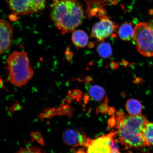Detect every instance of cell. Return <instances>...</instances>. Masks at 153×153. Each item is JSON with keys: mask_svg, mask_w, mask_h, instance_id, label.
<instances>
[{"mask_svg": "<svg viewBox=\"0 0 153 153\" xmlns=\"http://www.w3.org/2000/svg\"><path fill=\"white\" fill-rule=\"evenodd\" d=\"M114 118L117 136L122 144L131 148L149 146L144 134L149 122L145 117L142 114L127 115L123 112L118 111Z\"/></svg>", "mask_w": 153, "mask_h": 153, "instance_id": "cell-1", "label": "cell"}, {"mask_svg": "<svg viewBox=\"0 0 153 153\" xmlns=\"http://www.w3.org/2000/svg\"><path fill=\"white\" fill-rule=\"evenodd\" d=\"M50 15L62 34L74 31L82 24L84 16L83 7L77 0H53Z\"/></svg>", "mask_w": 153, "mask_h": 153, "instance_id": "cell-2", "label": "cell"}, {"mask_svg": "<svg viewBox=\"0 0 153 153\" xmlns=\"http://www.w3.org/2000/svg\"><path fill=\"white\" fill-rule=\"evenodd\" d=\"M9 79L12 85L19 87L25 85L33 77V70L30 66L27 54L15 51L7 59Z\"/></svg>", "mask_w": 153, "mask_h": 153, "instance_id": "cell-3", "label": "cell"}, {"mask_svg": "<svg viewBox=\"0 0 153 153\" xmlns=\"http://www.w3.org/2000/svg\"><path fill=\"white\" fill-rule=\"evenodd\" d=\"M133 40L140 53L145 56H153V22L137 24Z\"/></svg>", "mask_w": 153, "mask_h": 153, "instance_id": "cell-4", "label": "cell"}, {"mask_svg": "<svg viewBox=\"0 0 153 153\" xmlns=\"http://www.w3.org/2000/svg\"><path fill=\"white\" fill-rule=\"evenodd\" d=\"M116 131L95 139H90L85 153H120L114 137Z\"/></svg>", "mask_w": 153, "mask_h": 153, "instance_id": "cell-5", "label": "cell"}, {"mask_svg": "<svg viewBox=\"0 0 153 153\" xmlns=\"http://www.w3.org/2000/svg\"><path fill=\"white\" fill-rule=\"evenodd\" d=\"M13 14L26 16L37 13L45 8L47 0H7Z\"/></svg>", "mask_w": 153, "mask_h": 153, "instance_id": "cell-6", "label": "cell"}, {"mask_svg": "<svg viewBox=\"0 0 153 153\" xmlns=\"http://www.w3.org/2000/svg\"><path fill=\"white\" fill-rule=\"evenodd\" d=\"M98 16L100 21L93 26L91 36L99 42H103L105 39L114 34L117 30L118 26L108 18L103 10Z\"/></svg>", "mask_w": 153, "mask_h": 153, "instance_id": "cell-7", "label": "cell"}, {"mask_svg": "<svg viewBox=\"0 0 153 153\" xmlns=\"http://www.w3.org/2000/svg\"><path fill=\"white\" fill-rule=\"evenodd\" d=\"M13 38V28L7 21L0 19V56L11 47Z\"/></svg>", "mask_w": 153, "mask_h": 153, "instance_id": "cell-8", "label": "cell"}, {"mask_svg": "<svg viewBox=\"0 0 153 153\" xmlns=\"http://www.w3.org/2000/svg\"><path fill=\"white\" fill-rule=\"evenodd\" d=\"M62 138L66 145L74 147H86L90 139L83 131L70 129L65 131Z\"/></svg>", "mask_w": 153, "mask_h": 153, "instance_id": "cell-9", "label": "cell"}, {"mask_svg": "<svg viewBox=\"0 0 153 153\" xmlns=\"http://www.w3.org/2000/svg\"><path fill=\"white\" fill-rule=\"evenodd\" d=\"M134 28L131 22H126L122 24L118 31L120 38L124 41H129L133 39Z\"/></svg>", "mask_w": 153, "mask_h": 153, "instance_id": "cell-10", "label": "cell"}, {"mask_svg": "<svg viewBox=\"0 0 153 153\" xmlns=\"http://www.w3.org/2000/svg\"><path fill=\"white\" fill-rule=\"evenodd\" d=\"M72 39L73 42L77 48L85 47L88 42V37L87 33L82 30H74Z\"/></svg>", "mask_w": 153, "mask_h": 153, "instance_id": "cell-11", "label": "cell"}, {"mask_svg": "<svg viewBox=\"0 0 153 153\" xmlns=\"http://www.w3.org/2000/svg\"><path fill=\"white\" fill-rule=\"evenodd\" d=\"M126 108L130 115L136 116L141 114L143 107L138 100L130 99L126 102Z\"/></svg>", "mask_w": 153, "mask_h": 153, "instance_id": "cell-12", "label": "cell"}, {"mask_svg": "<svg viewBox=\"0 0 153 153\" xmlns=\"http://www.w3.org/2000/svg\"><path fill=\"white\" fill-rule=\"evenodd\" d=\"M88 93L91 98L97 101L102 100L105 94V90L100 86L96 85L90 86Z\"/></svg>", "mask_w": 153, "mask_h": 153, "instance_id": "cell-13", "label": "cell"}, {"mask_svg": "<svg viewBox=\"0 0 153 153\" xmlns=\"http://www.w3.org/2000/svg\"><path fill=\"white\" fill-rule=\"evenodd\" d=\"M97 50L100 56L105 59L109 58L112 54L111 47L110 43L102 42L97 46Z\"/></svg>", "mask_w": 153, "mask_h": 153, "instance_id": "cell-14", "label": "cell"}, {"mask_svg": "<svg viewBox=\"0 0 153 153\" xmlns=\"http://www.w3.org/2000/svg\"><path fill=\"white\" fill-rule=\"evenodd\" d=\"M145 137L149 146L153 147V123L148 122L144 131Z\"/></svg>", "mask_w": 153, "mask_h": 153, "instance_id": "cell-15", "label": "cell"}, {"mask_svg": "<svg viewBox=\"0 0 153 153\" xmlns=\"http://www.w3.org/2000/svg\"><path fill=\"white\" fill-rule=\"evenodd\" d=\"M16 153H44L39 148L35 147H25L21 148Z\"/></svg>", "mask_w": 153, "mask_h": 153, "instance_id": "cell-16", "label": "cell"}, {"mask_svg": "<svg viewBox=\"0 0 153 153\" xmlns=\"http://www.w3.org/2000/svg\"><path fill=\"white\" fill-rule=\"evenodd\" d=\"M108 100L106 97V100L105 101V102L102 104L100 105L98 108V111L99 112L102 113H105L108 110Z\"/></svg>", "mask_w": 153, "mask_h": 153, "instance_id": "cell-17", "label": "cell"}]
</instances>
